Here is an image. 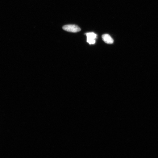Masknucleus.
<instances>
[{
	"label": "nucleus",
	"instance_id": "7ed1b4c3",
	"mask_svg": "<svg viewBox=\"0 0 158 158\" xmlns=\"http://www.w3.org/2000/svg\"><path fill=\"white\" fill-rule=\"evenodd\" d=\"M102 39L106 43L108 44H113L114 41L111 36L108 34H106L102 35Z\"/></svg>",
	"mask_w": 158,
	"mask_h": 158
},
{
	"label": "nucleus",
	"instance_id": "f257e3e1",
	"mask_svg": "<svg viewBox=\"0 0 158 158\" xmlns=\"http://www.w3.org/2000/svg\"><path fill=\"white\" fill-rule=\"evenodd\" d=\"M64 30L69 32L76 33L81 31L80 27L76 25H64L63 27Z\"/></svg>",
	"mask_w": 158,
	"mask_h": 158
},
{
	"label": "nucleus",
	"instance_id": "f03ea898",
	"mask_svg": "<svg viewBox=\"0 0 158 158\" xmlns=\"http://www.w3.org/2000/svg\"><path fill=\"white\" fill-rule=\"evenodd\" d=\"M87 36V42L90 44H94L96 43L97 35L94 32H89L86 33Z\"/></svg>",
	"mask_w": 158,
	"mask_h": 158
}]
</instances>
